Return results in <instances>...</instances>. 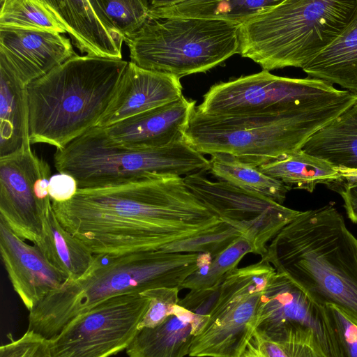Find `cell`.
Segmentation results:
<instances>
[{
  "label": "cell",
  "instance_id": "1",
  "mask_svg": "<svg viewBox=\"0 0 357 357\" xmlns=\"http://www.w3.org/2000/svg\"><path fill=\"white\" fill-rule=\"evenodd\" d=\"M52 207L62 227L99 256L160 250L225 223L174 174L77 189Z\"/></svg>",
  "mask_w": 357,
  "mask_h": 357
},
{
  "label": "cell",
  "instance_id": "2",
  "mask_svg": "<svg viewBox=\"0 0 357 357\" xmlns=\"http://www.w3.org/2000/svg\"><path fill=\"white\" fill-rule=\"evenodd\" d=\"M261 259L318 304L335 306L357 321V238L334 206L301 211Z\"/></svg>",
  "mask_w": 357,
  "mask_h": 357
},
{
  "label": "cell",
  "instance_id": "3",
  "mask_svg": "<svg viewBox=\"0 0 357 357\" xmlns=\"http://www.w3.org/2000/svg\"><path fill=\"white\" fill-rule=\"evenodd\" d=\"M95 256L83 277L68 280L29 312V330L51 339L74 317L110 298L162 287L181 289L212 259L207 254L162 250Z\"/></svg>",
  "mask_w": 357,
  "mask_h": 357
},
{
  "label": "cell",
  "instance_id": "4",
  "mask_svg": "<svg viewBox=\"0 0 357 357\" xmlns=\"http://www.w3.org/2000/svg\"><path fill=\"white\" fill-rule=\"evenodd\" d=\"M128 63L76 55L29 83L31 144L61 149L96 127Z\"/></svg>",
  "mask_w": 357,
  "mask_h": 357
},
{
  "label": "cell",
  "instance_id": "5",
  "mask_svg": "<svg viewBox=\"0 0 357 357\" xmlns=\"http://www.w3.org/2000/svg\"><path fill=\"white\" fill-rule=\"evenodd\" d=\"M357 0H280L240 27L238 54L264 70L301 68L344 29Z\"/></svg>",
  "mask_w": 357,
  "mask_h": 357
},
{
  "label": "cell",
  "instance_id": "6",
  "mask_svg": "<svg viewBox=\"0 0 357 357\" xmlns=\"http://www.w3.org/2000/svg\"><path fill=\"white\" fill-rule=\"evenodd\" d=\"M356 101L273 114L215 116L195 109L184 140L203 155L227 154L258 167L301 149L313 134Z\"/></svg>",
  "mask_w": 357,
  "mask_h": 357
},
{
  "label": "cell",
  "instance_id": "7",
  "mask_svg": "<svg viewBox=\"0 0 357 357\" xmlns=\"http://www.w3.org/2000/svg\"><path fill=\"white\" fill-rule=\"evenodd\" d=\"M54 164L59 173L74 178L77 189L118 185L155 175L185 176L209 169V160L185 140L130 149L114 143L104 128L98 127L56 149Z\"/></svg>",
  "mask_w": 357,
  "mask_h": 357
},
{
  "label": "cell",
  "instance_id": "8",
  "mask_svg": "<svg viewBox=\"0 0 357 357\" xmlns=\"http://www.w3.org/2000/svg\"><path fill=\"white\" fill-rule=\"evenodd\" d=\"M241 24L196 18H148L124 42L130 61L178 79L206 72L238 53Z\"/></svg>",
  "mask_w": 357,
  "mask_h": 357
},
{
  "label": "cell",
  "instance_id": "9",
  "mask_svg": "<svg viewBox=\"0 0 357 357\" xmlns=\"http://www.w3.org/2000/svg\"><path fill=\"white\" fill-rule=\"evenodd\" d=\"M357 98L328 82L291 78L269 71L213 85L196 110L215 116L273 114L312 110Z\"/></svg>",
  "mask_w": 357,
  "mask_h": 357
},
{
  "label": "cell",
  "instance_id": "10",
  "mask_svg": "<svg viewBox=\"0 0 357 357\" xmlns=\"http://www.w3.org/2000/svg\"><path fill=\"white\" fill-rule=\"evenodd\" d=\"M275 269L265 259L229 271L207 325L191 344L192 357H242L257 330L261 298Z\"/></svg>",
  "mask_w": 357,
  "mask_h": 357
},
{
  "label": "cell",
  "instance_id": "11",
  "mask_svg": "<svg viewBox=\"0 0 357 357\" xmlns=\"http://www.w3.org/2000/svg\"><path fill=\"white\" fill-rule=\"evenodd\" d=\"M149 305V298L140 294L102 301L49 339L52 357H109L126 349Z\"/></svg>",
  "mask_w": 357,
  "mask_h": 357
},
{
  "label": "cell",
  "instance_id": "12",
  "mask_svg": "<svg viewBox=\"0 0 357 357\" xmlns=\"http://www.w3.org/2000/svg\"><path fill=\"white\" fill-rule=\"evenodd\" d=\"M202 171L184 177L190 190L223 222L248 240L264 258L268 243L300 213L227 182L211 181Z\"/></svg>",
  "mask_w": 357,
  "mask_h": 357
},
{
  "label": "cell",
  "instance_id": "13",
  "mask_svg": "<svg viewBox=\"0 0 357 357\" xmlns=\"http://www.w3.org/2000/svg\"><path fill=\"white\" fill-rule=\"evenodd\" d=\"M51 170L31 146L0 158V218L21 238L36 243L52 200Z\"/></svg>",
  "mask_w": 357,
  "mask_h": 357
},
{
  "label": "cell",
  "instance_id": "14",
  "mask_svg": "<svg viewBox=\"0 0 357 357\" xmlns=\"http://www.w3.org/2000/svg\"><path fill=\"white\" fill-rule=\"evenodd\" d=\"M256 331L272 340L301 331H312L328 356L339 357L325 306L276 271L263 293Z\"/></svg>",
  "mask_w": 357,
  "mask_h": 357
},
{
  "label": "cell",
  "instance_id": "15",
  "mask_svg": "<svg viewBox=\"0 0 357 357\" xmlns=\"http://www.w3.org/2000/svg\"><path fill=\"white\" fill-rule=\"evenodd\" d=\"M0 252L13 287L29 312L68 280L36 245L25 243L1 218Z\"/></svg>",
  "mask_w": 357,
  "mask_h": 357
},
{
  "label": "cell",
  "instance_id": "16",
  "mask_svg": "<svg viewBox=\"0 0 357 357\" xmlns=\"http://www.w3.org/2000/svg\"><path fill=\"white\" fill-rule=\"evenodd\" d=\"M76 55L59 33L0 27V58L26 86Z\"/></svg>",
  "mask_w": 357,
  "mask_h": 357
},
{
  "label": "cell",
  "instance_id": "17",
  "mask_svg": "<svg viewBox=\"0 0 357 357\" xmlns=\"http://www.w3.org/2000/svg\"><path fill=\"white\" fill-rule=\"evenodd\" d=\"M180 79L130 61L96 127L107 128L129 117L180 99Z\"/></svg>",
  "mask_w": 357,
  "mask_h": 357
},
{
  "label": "cell",
  "instance_id": "18",
  "mask_svg": "<svg viewBox=\"0 0 357 357\" xmlns=\"http://www.w3.org/2000/svg\"><path fill=\"white\" fill-rule=\"evenodd\" d=\"M196 102L183 96L178 100L126 119L104 130L120 146L147 149L184 140Z\"/></svg>",
  "mask_w": 357,
  "mask_h": 357
},
{
  "label": "cell",
  "instance_id": "19",
  "mask_svg": "<svg viewBox=\"0 0 357 357\" xmlns=\"http://www.w3.org/2000/svg\"><path fill=\"white\" fill-rule=\"evenodd\" d=\"M66 27L73 43L87 56L122 59L124 39L107 31L89 1L45 0Z\"/></svg>",
  "mask_w": 357,
  "mask_h": 357
},
{
  "label": "cell",
  "instance_id": "20",
  "mask_svg": "<svg viewBox=\"0 0 357 357\" xmlns=\"http://www.w3.org/2000/svg\"><path fill=\"white\" fill-rule=\"evenodd\" d=\"M31 146L27 86L0 58V158Z\"/></svg>",
  "mask_w": 357,
  "mask_h": 357
},
{
  "label": "cell",
  "instance_id": "21",
  "mask_svg": "<svg viewBox=\"0 0 357 357\" xmlns=\"http://www.w3.org/2000/svg\"><path fill=\"white\" fill-rule=\"evenodd\" d=\"M195 317L176 305L172 314L153 328L138 330L126 349L129 357H184L195 337Z\"/></svg>",
  "mask_w": 357,
  "mask_h": 357
},
{
  "label": "cell",
  "instance_id": "22",
  "mask_svg": "<svg viewBox=\"0 0 357 357\" xmlns=\"http://www.w3.org/2000/svg\"><path fill=\"white\" fill-rule=\"evenodd\" d=\"M280 0H153L149 18H196L224 20L242 25Z\"/></svg>",
  "mask_w": 357,
  "mask_h": 357
},
{
  "label": "cell",
  "instance_id": "23",
  "mask_svg": "<svg viewBox=\"0 0 357 357\" xmlns=\"http://www.w3.org/2000/svg\"><path fill=\"white\" fill-rule=\"evenodd\" d=\"M301 150L337 169H357V101L313 134Z\"/></svg>",
  "mask_w": 357,
  "mask_h": 357
},
{
  "label": "cell",
  "instance_id": "24",
  "mask_svg": "<svg viewBox=\"0 0 357 357\" xmlns=\"http://www.w3.org/2000/svg\"><path fill=\"white\" fill-rule=\"evenodd\" d=\"M303 70L357 94V8L341 33Z\"/></svg>",
  "mask_w": 357,
  "mask_h": 357
},
{
  "label": "cell",
  "instance_id": "25",
  "mask_svg": "<svg viewBox=\"0 0 357 357\" xmlns=\"http://www.w3.org/2000/svg\"><path fill=\"white\" fill-rule=\"evenodd\" d=\"M34 245L49 263L65 274L70 281L83 277L95 261L96 256L62 227L52 204L45 213L42 234Z\"/></svg>",
  "mask_w": 357,
  "mask_h": 357
},
{
  "label": "cell",
  "instance_id": "26",
  "mask_svg": "<svg viewBox=\"0 0 357 357\" xmlns=\"http://www.w3.org/2000/svg\"><path fill=\"white\" fill-rule=\"evenodd\" d=\"M264 174L291 189L312 192L319 183L329 185L340 178L338 170L327 162L301 149L258 167Z\"/></svg>",
  "mask_w": 357,
  "mask_h": 357
},
{
  "label": "cell",
  "instance_id": "27",
  "mask_svg": "<svg viewBox=\"0 0 357 357\" xmlns=\"http://www.w3.org/2000/svg\"><path fill=\"white\" fill-rule=\"evenodd\" d=\"M207 173L218 181L260 194L280 204L291 190L281 181L262 173L258 167L243 163L227 154L211 155Z\"/></svg>",
  "mask_w": 357,
  "mask_h": 357
},
{
  "label": "cell",
  "instance_id": "28",
  "mask_svg": "<svg viewBox=\"0 0 357 357\" xmlns=\"http://www.w3.org/2000/svg\"><path fill=\"white\" fill-rule=\"evenodd\" d=\"M245 351L253 357H330L312 331L295 332L279 340L256 331Z\"/></svg>",
  "mask_w": 357,
  "mask_h": 357
},
{
  "label": "cell",
  "instance_id": "29",
  "mask_svg": "<svg viewBox=\"0 0 357 357\" xmlns=\"http://www.w3.org/2000/svg\"><path fill=\"white\" fill-rule=\"evenodd\" d=\"M0 27L66 33L45 0H1Z\"/></svg>",
  "mask_w": 357,
  "mask_h": 357
},
{
  "label": "cell",
  "instance_id": "30",
  "mask_svg": "<svg viewBox=\"0 0 357 357\" xmlns=\"http://www.w3.org/2000/svg\"><path fill=\"white\" fill-rule=\"evenodd\" d=\"M96 15L112 34L125 40L137 33L149 18V1L89 0Z\"/></svg>",
  "mask_w": 357,
  "mask_h": 357
},
{
  "label": "cell",
  "instance_id": "31",
  "mask_svg": "<svg viewBox=\"0 0 357 357\" xmlns=\"http://www.w3.org/2000/svg\"><path fill=\"white\" fill-rule=\"evenodd\" d=\"M248 253L254 254L253 246L245 238L239 237L208 264L188 277L181 289L202 290L220 284L225 275L237 268L241 260Z\"/></svg>",
  "mask_w": 357,
  "mask_h": 357
},
{
  "label": "cell",
  "instance_id": "32",
  "mask_svg": "<svg viewBox=\"0 0 357 357\" xmlns=\"http://www.w3.org/2000/svg\"><path fill=\"white\" fill-rule=\"evenodd\" d=\"M241 236L242 235L238 230L224 223L212 231L167 245L160 250L207 254L213 258Z\"/></svg>",
  "mask_w": 357,
  "mask_h": 357
},
{
  "label": "cell",
  "instance_id": "33",
  "mask_svg": "<svg viewBox=\"0 0 357 357\" xmlns=\"http://www.w3.org/2000/svg\"><path fill=\"white\" fill-rule=\"evenodd\" d=\"M178 287H162L149 289L140 294L149 300V307L138 325V330L153 328L163 322L173 314L174 309L180 300Z\"/></svg>",
  "mask_w": 357,
  "mask_h": 357
},
{
  "label": "cell",
  "instance_id": "34",
  "mask_svg": "<svg viewBox=\"0 0 357 357\" xmlns=\"http://www.w3.org/2000/svg\"><path fill=\"white\" fill-rule=\"evenodd\" d=\"M339 357H357V321L333 305H326Z\"/></svg>",
  "mask_w": 357,
  "mask_h": 357
},
{
  "label": "cell",
  "instance_id": "35",
  "mask_svg": "<svg viewBox=\"0 0 357 357\" xmlns=\"http://www.w3.org/2000/svg\"><path fill=\"white\" fill-rule=\"evenodd\" d=\"M220 284L208 289L190 290L178 301V305L192 313L195 317V336L199 334L208 324L219 299Z\"/></svg>",
  "mask_w": 357,
  "mask_h": 357
},
{
  "label": "cell",
  "instance_id": "36",
  "mask_svg": "<svg viewBox=\"0 0 357 357\" xmlns=\"http://www.w3.org/2000/svg\"><path fill=\"white\" fill-rule=\"evenodd\" d=\"M10 341L0 347V357H52L50 340L27 330L19 339Z\"/></svg>",
  "mask_w": 357,
  "mask_h": 357
},
{
  "label": "cell",
  "instance_id": "37",
  "mask_svg": "<svg viewBox=\"0 0 357 357\" xmlns=\"http://www.w3.org/2000/svg\"><path fill=\"white\" fill-rule=\"evenodd\" d=\"M77 190L76 181L71 176L59 173L50 177L48 192L51 200L58 202L70 200Z\"/></svg>",
  "mask_w": 357,
  "mask_h": 357
},
{
  "label": "cell",
  "instance_id": "38",
  "mask_svg": "<svg viewBox=\"0 0 357 357\" xmlns=\"http://www.w3.org/2000/svg\"><path fill=\"white\" fill-rule=\"evenodd\" d=\"M344 200V207L348 218L357 224V183L337 190Z\"/></svg>",
  "mask_w": 357,
  "mask_h": 357
},
{
  "label": "cell",
  "instance_id": "39",
  "mask_svg": "<svg viewBox=\"0 0 357 357\" xmlns=\"http://www.w3.org/2000/svg\"><path fill=\"white\" fill-rule=\"evenodd\" d=\"M340 174L339 179L328 185L334 187V190L338 189L357 183V169H337Z\"/></svg>",
  "mask_w": 357,
  "mask_h": 357
},
{
  "label": "cell",
  "instance_id": "40",
  "mask_svg": "<svg viewBox=\"0 0 357 357\" xmlns=\"http://www.w3.org/2000/svg\"><path fill=\"white\" fill-rule=\"evenodd\" d=\"M242 357H253V356L252 355H250L248 351H245Z\"/></svg>",
  "mask_w": 357,
  "mask_h": 357
}]
</instances>
